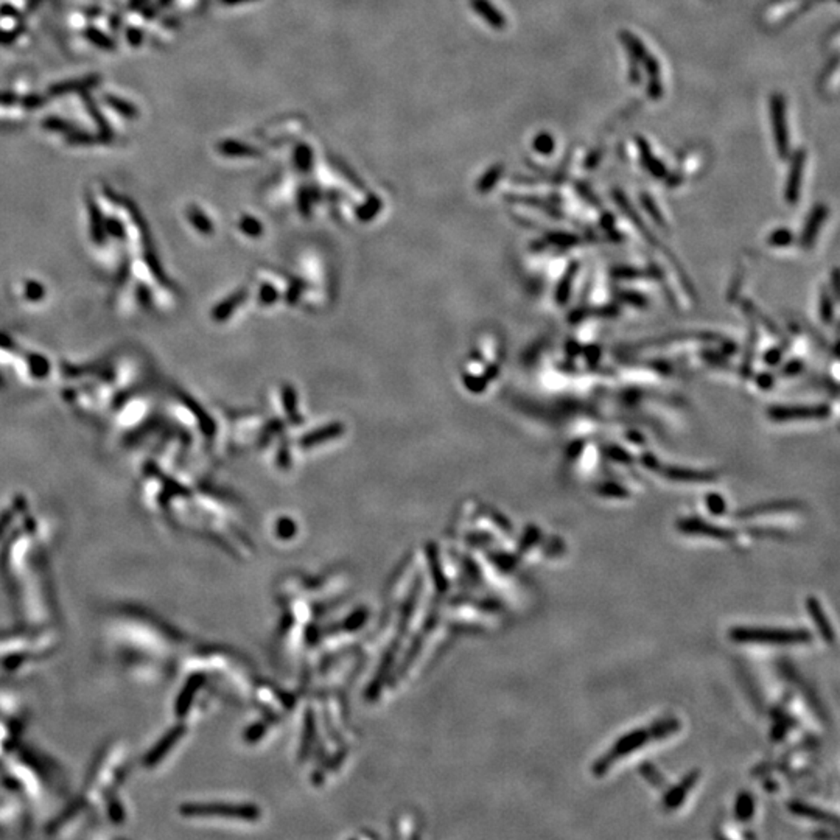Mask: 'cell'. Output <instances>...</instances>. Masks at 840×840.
Returning a JSON list of instances; mask_svg holds the SVG:
<instances>
[{
    "mask_svg": "<svg viewBox=\"0 0 840 840\" xmlns=\"http://www.w3.org/2000/svg\"><path fill=\"white\" fill-rule=\"evenodd\" d=\"M682 730V722L677 717H662L658 721L649 724L642 729H635L622 734L621 738L613 742V746L602 753L592 766V774L594 776H604L610 772V769L624 758L634 755L639 749L647 747L649 744L668 739L675 733Z\"/></svg>",
    "mask_w": 840,
    "mask_h": 840,
    "instance_id": "6da1fadb",
    "label": "cell"
},
{
    "mask_svg": "<svg viewBox=\"0 0 840 840\" xmlns=\"http://www.w3.org/2000/svg\"><path fill=\"white\" fill-rule=\"evenodd\" d=\"M729 638L738 644L756 646H803L812 643V634L801 627H747L736 626L729 630Z\"/></svg>",
    "mask_w": 840,
    "mask_h": 840,
    "instance_id": "7a4b0ae2",
    "label": "cell"
},
{
    "mask_svg": "<svg viewBox=\"0 0 840 840\" xmlns=\"http://www.w3.org/2000/svg\"><path fill=\"white\" fill-rule=\"evenodd\" d=\"M767 415L770 420L776 423L786 422H806V420H820L826 419L829 415V408L825 405H804V406H772L767 410Z\"/></svg>",
    "mask_w": 840,
    "mask_h": 840,
    "instance_id": "3957f363",
    "label": "cell"
},
{
    "mask_svg": "<svg viewBox=\"0 0 840 840\" xmlns=\"http://www.w3.org/2000/svg\"><path fill=\"white\" fill-rule=\"evenodd\" d=\"M677 530L682 534L692 535V537H705V539H714L722 542L734 540L739 532L732 527L713 525L700 518H683L677 522Z\"/></svg>",
    "mask_w": 840,
    "mask_h": 840,
    "instance_id": "277c9868",
    "label": "cell"
},
{
    "mask_svg": "<svg viewBox=\"0 0 840 840\" xmlns=\"http://www.w3.org/2000/svg\"><path fill=\"white\" fill-rule=\"evenodd\" d=\"M770 120H772V133L776 151L779 158L786 159L789 154V134H787L786 122V101L781 93L775 92L770 98Z\"/></svg>",
    "mask_w": 840,
    "mask_h": 840,
    "instance_id": "5b68a950",
    "label": "cell"
},
{
    "mask_svg": "<svg viewBox=\"0 0 840 840\" xmlns=\"http://www.w3.org/2000/svg\"><path fill=\"white\" fill-rule=\"evenodd\" d=\"M699 778H700V770L694 769L683 776L679 784H675L672 787H666L663 800H662L664 811H674V809L680 808L683 801L687 800L689 792L694 789L696 784L699 783Z\"/></svg>",
    "mask_w": 840,
    "mask_h": 840,
    "instance_id": "8992f818",
    "label": "cell"
},
{
    "mask_svg": "<svg viewBox=\"0 0 840 840\" xmlns=\"http://www.w3.org/2000/svg\"><path fill=\"white\" fill-rule=\"evenodd\" d=\"M803 505L800 501H795V500H775V501H769V503H761L756 506H750L739 510V512H736V517L742 518V520H749V518H758V517H766V515H774V514H787V512H796V510H801Z\"/></svg>",
    "mask_w": 840,
    "mask_h": 840,
    "instance_id": "52a82bcc",
    "label": "cell"
},
{
    "mask_svg": "<svg viewBox=\"0 0 840 840\" xmlns=\"http://www.w3.org/2000/svg\"><path fill=\"white\" fill-rule=\"evenodd\" d=\"M657 473L664 476L666 480L674 482L683 484H707L717 481V473L712 470H694V469H682V467H671L662 465L658 467Z\"/></svg>",
    "mask_w": 840,
    "mask_h": 840,
    "instance_id": "ba28073f",
    "label": "cell"
},
{
    "mask_svg": "<svg viewBox=\"0 0 840 840\" xmlns=\"http://www.w3.org/2000/svg\"><path fill=\"white\" fill-rule=\"evenodd\" d=\"M804 163H806V151L799 150L792 156L791 170H789V175H787V183H786V188H784L786 201L789 204H795L796 201H799L801 179H803V173H804Z\"/></svg>",
    "mask_w": 840,
    "mask_h": 840,
    "instance_id": "9c48e42d",
    "label": "cell"
},
{
    "mask_svg": "<svg viewBox=\"0 0 840 840\" xmlns=\"http://www.w3.org/2000/svg\"><path fill=\"white\" fill-rule=\"evenodd\" d=\"M806 609H808V613H809V617H811L812 622H814V624H816V627L819 630L820 637L825 639V643L834 644V642H836V634H834L833 624H831V621L828 619L824 607H821V604H820V601L817 599L816 596H809L808 597V599H806Z\"/></svg>",
    "mask_w": 840,
    "mask_h": 840,
    "instance_id": "30bf717a",
    "label": "cell"
},
{
    "mask_svg": "<svg viewBox=\"0 0 840 840\" xmlns=\"http://www.w3.org/2000/svg\"><path fill=\"white\" fill-rule=\"evenodd\" d=\"M828 216V209L825 204H817L814 207L812 212L809 213L806 224H804V229L801 232V237H800V246L804 249H811L814 246V241H816L819 232L824 226V223Z\"/></svg>",
    "mask_w": 840,
    "mask_h": 840,
    "instance_id": "8fae6325",
    "label": "cell"
},
{
    "mask_svg": "<svg viewBox=\"0 0 840 840\" xmlns=\"http://www.w3.org/2000/svg\"><path fill=\"white\" fill-rule=\"evenodd\" d=\"M787 808H789V811L796 817L819 821V824H828V825L839 826V817L836 816V814H831L821 808L812 806V804H808L804 801H791L789 804H787Z\"/></svg>",
    "mask_w": 840,
    "mask_h": 840,
    "instance_id": "7c38bea8",
    "label": "cell"
},
{
    "mask_svg": "<svg viewBox=\"0 0 840 840\" xmlns=\"http://www.w3.org/2000/svg\"><path fill=\"white\" fill-rule=\"evenodd\" d=\"M637 145H638L639 154H642V156H639V158H643V162H644L646 168H647L649 171H651L654 176H657V178H663V176L666 175V168H664L663 163H662L660 161H658V159L655 158V156H652V154H651V150H649L647 143L643 141V138H638V141H637Z\"/></svg>",
    "mask_w": 840,
    "mask_h": 840,
    "instance_id": "4fadbf2b",
    "label": "cell"
},
{
    "mask_svg": "<svg viewBox=\"0 0 840 840\" xmlns=\"http://www.w3.org/2000/svg\"><path fill=\"white\" fill-rule=\"evenodd\" d=\"M734 814L736 819L741 821H747L753 817V814H755V799L749 792H741L738 795L734 804Z\"/></svg>",
    "mask_w": 840,
    "mask_h": 840,
    "instance_id": "5bb4252c",
    "label": "cell"
},
{
    "mask_svg": "<svg viewBox=\"0 0 840 840\" xmlns=\"http://www.w3.org/2000/svg\"><path fill=\"white\" fill-rule=\"evenodd\" d=\"M638 772L642 774L646 781L649 784H652L654 787H658V789H662V791H664L666 787H668V783H666V778L662 775L660 770H658L654 764L647 763V761H646V763H643L642 766H639Z\"/></svg>",
    "mask_w": 840,
    "mask_h": 840,
    "instance_id": "9a60e30c",
    "label": "cell"
},
{
    "mask_svg": "<svg viewBox=\"0 0 840 840\" xmlns=\"http://www.w3.org/2000/svg\"><path fill=\"white\" fill-rule=\"evenodd\" d=\"M473 5H475V10L481 13L484 16V19H486L489 24H492L493 27H503L505 25V19L501 17V14L493 8L487 0H473Z\"/></svg>",
    "mask_w": 840,
    "mask_h": 840,
    "instance_id": "2e32d148",
    "label": "cell"
},
{
    "mask_svg": "<svg viewBox=\"0 0 840 840\" xmlns=\"http://www.w3.org/2000/svg\"><path fill=\"white\" fill-rule=\"evenodd\" d=\"M534 150L543 156H550L556 150V141L548 133H542L534 138Z\"/></svg>",
    "mask_w": 840,
    "mask_h": 840,
    "instance_id": "e0dca14e",
    "label": "cell"
},
{
    "mask_svg": "<svg viewBox=\"0 0 840 840\" xmlns=\"http://www.w3.org/2000/svg\"><path fill=\"white\" fill-rule=\"evenodd\" d=\"M597 493L605 498H627L629 497V492L626 489H622L619 484H614V482L601 484V486L597 487Z\"/></svg>",
    "mask_w": 840,
    "mask_h": 840,
    "instance_id": "ac0fdd59",
    "label": "cell"
},
{
    "mask_svg": "<svg viewBox=\"0 0 840 840\" xmlns=\"http://www.w3.org/2000/svg\"><path fill=\"white\" fill-rule=\"evenodd\" d=\"M642 204L644 207V211L649 213V216H651V218L658 224V226L663 228L664 226V218H663V215H662L660 209H658V207H657V203L654 201V199L651 196H649L647 193H643L642 195Z\"/></svg>",
    "mask_w": 840,
    "mask_h": 840,
    "instance_id": "d6986e66",
    "label": "cell"
},
{
    "mask_svg": "<svg viewBox=\"0 0 840 840\" xmlns=\"http://www.w3.org/2000/svg\"><path fill=\"white\" fill-rule=\"evenodd\" d=\"M791 240H792V233L787 231V229H776L775 232L770 233L769 237V245L774 246V248H784V246H789L791 245Z\"/></svg>",
    "mask_w": 840,
    "mask_h": 840,
    "instance_id": "ffe728a7",
    "label": "cell"
},
{
    "mask_svg": "<svg viewBox=\"0 0 840 840\" xmlns=\"http://www.w3.org/2000/svg\"><path fill=\"white\" fill-rule=\"evenodd\" d=\"M707 507L713 515H722V514H725V510H727V503L721 495L713 493V495H709L707 498Z\"/></svg>",
    "mask_w": 840,
    "mask_h": 840,
    "instance_id": "44dd1931",
    "label": "cell"
},
{
    "mask_svg": "<svg viewBox=\"0 0 840 840\" xmlns=\"http://www.w3.org/2000/svg\"><path fill=\"white\" fill-rule=\"evenodd\" d=\"M820 315H821V321L825 324H829L833 321V304H831V299L828 296L826 291H821V298H820Z\"/></svg>",
    "mask_w": 840,
    "mask_h": 840,
    "instance_id": "7402d4cb",
    "label": "cell"
},
{
    "mask_svg": "<svg viewBox=\"0 0 840 840\" xmlns=\"http://www.w3.org/2000/svg\"><path fill=\"white\" fill-rule=\"evenodd\" d=\"M108 101L111 103V106L114 108L116 111H118L120 114H123L126 117H134L137 114V111L134 109L133 105H129V103L123 101L122 98H114V97H108Z\"/></svg>",
    "mask_w": 840,
    "mask_h": 840,
    "instance_id": "603a6c76",
    "label": "cell"
},
{
    "mask_svg": "<svg viewBox=\"0 0 840 840\" xmlns=\"http://www.w3.org/2000/svg\"><path fill=\"white\" fill-rule=\"evenodd\" d=\"M575 271H576V265L571 266V270H570V274H568V277H565L564 282H562V285H560V287H559V293H557V300H559V302H565V300L568 299V294H570V285H571V275L575 274Z\"/></svg>",
    "mask_w": 840,
    "mask_h": 840,
    "instance_id": "cb8c5ba5",
    "label": "cell"
},
{
    "mask_svg": "<svg viewBox=\"0 0 840 840\" xmlns=\"http://www.w3.org/2000/svg\"><path fill=\"white\" fill-rule=\"evenodd\" d=\"M779 360H781V350H779V349L769 350L766 353V357H764V361L767 363L769 366H776L778 363H779Z\"/></svg>",
    "mask_w": 840,
    "mask_h": 840,
    "instance_id": "d4e9b609",
    "label": "cell"
},
{
    "mask_svg": "<svg viewBox=\"0 0 840 840\" xmlns=\"http://www.w3.org/2000/svg\"><path fill=\"white\" fill-rule=\"evenodd\" d=\"M756 383H758V386H759V388L767 389V388L772 386V383H774V378H772V375H770V374H766V372H764V374H761V375H758V377H756Z\"/></svg>",
    "mask_w": 840,
    "mask_h": 840,
    "instance_id": "484cf974",
    "label": "cell"
},
{
    "mask_svg": "<svg viewBox=\"0 0 840 840\" xmlns=\"http://www.w3.org/2000/svg\"><path fill=\"white\" fill-rule=\"evenodd\" d=\"M800 370H801L800 363H789V365H786L784 369H783V372H784V374H787V375L796 374V372H800Z\"/></svg>",
    "mask_w": 840,
    "mask_h": 840,
    "instance_id": "4316f807",
    "label": "cell"
}]
</instances>
